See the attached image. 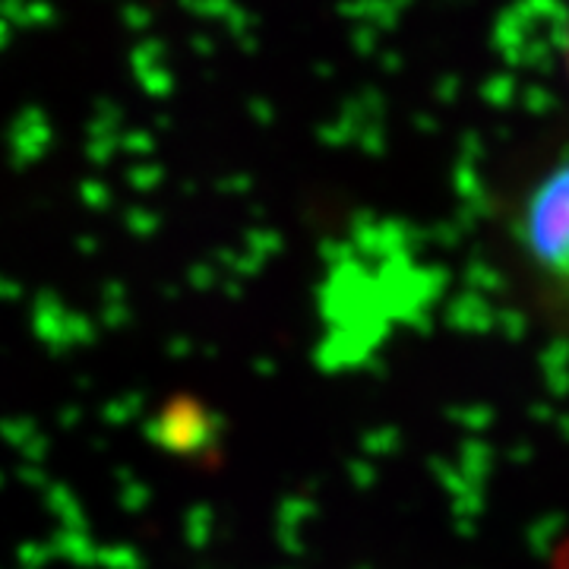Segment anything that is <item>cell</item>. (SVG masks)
Wrapping results in <instances>:
<instances>
[{"instance_id": "cell-1", "label": "cell", "mask_w": 569, "mask_h": 569, "mask_svg": "<svg viewBox=\"0 0 569 569\" xmlns=\"http://www.w3.org/2000/svg\"><path fill=\"white\" fill-rule=\"evenodd\" d=\"M526 234L545 276L569 295V164L553 171L535 193Z\"/></svg>"}, {"instance_id": "cell-2", "label": "cell", "mask_w": 569, "mask_h": 569, "mask_svg": "<svg viewBox=\"0 0 569 569\" xmlns=\"http://www.w3.org/2000/svg\"><path fill=\"white\" fill-rule=\"evenodd\" d=\"M550 569H569V538L557 545L553 557H550Z\"/></svg>"}, {"instance_id": "cell-3", "label": "cell", "mask_w": 569, "mask_h": 569, "mask_svg": "<svg viewBox=\"0 0 569 569\" xmlns=\"http://www.w3.org/2000/svg\"><path fill=\"white\" fill-rule=\"evenodd\" d=\"M567 73H569V29H567Z\"/></svg>"}]
</instances>
